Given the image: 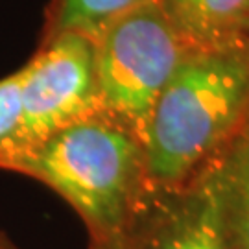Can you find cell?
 <instances>
[{"mask_svg":"<svg viewBox=\"0 0 249 249\" xmlns=\"http://www.w3.org/2000/svg\"><path fill=\"white\" fill-rule=\"evenodd\" d=\"M52 188L89 232V249H125L150 194L142 142L102 113L0 160Z\"/></svg>","mask_w":249,"mask_h":249,"instance_id":"obj_1","label":"cell"},{"mask_svg":"<svg viewBox=\"0 0 249 249\" xmlns=\"http://www.w3.org/2000/svg\"><path fill=\"white\" fill-rule=\"evenodd\" d=\"M249 111V46H196L181 59L153 107L146 141L151 190L187 187Z\"/></svg>","mask_w":249,"mask_h":249,"instance_id":"obj_2","label":"cell"},{"mask_svg":"<svg viewBox=\"0 0 249 249\" xmlns=\"http://www.w3.org/2000/svg\"><path fill=\"white\" fill-rule=\"evenodd\" d=\"M100 111L144 146L153 107L192 48L159 0L127 11L94 39Z\"/></svg>","mask_w":249,"mask_h":249,"instance_id":"obj_3","label":"cell"},{"mask_svg":"<svg viewBox=\"0 0 249 249\" xmlns=\"http://www.w3.org/2000/svg\"><path fill=\"white\" fill-rule=\"evenodd\" d=\"M20 72L18 127L2 159L100 111L92 37L63 32L45 39Z\"/></svg>","mask_w":249,"mask_h":249,"instance_id":"obj_4","label":"cell"},{"mask_svg":"<svg viewBox=\"0 0 249 249\" xmlns=\"http://www.w3.org/2000/svg\"><path fill=\"white\" fill-rule=\"evenodd\" d=\"M125 249H234L211 166L179 190H150Z\"/></svg>","mask_w":249,"mask_h":249,"instance_id":"obj_5","label":"cell"},{"mask_svg":"<svg viewBox=\"0 0 249 249\" xmlns=\"http://www.w3.org/2000/svg\"><path fill=\"white\" fill-rule=\"evenodd\" d=\"M209 166L232 248L249 249V111Z\"/></svg>","mask_w":249,"mask_h":249,"instance_id":"obj_6","label":"cell"},{"mask_svg":"<svg viewBox=\"0 0 249 249\" xmlns=\"http://www.w3.org/2000/svg\"><path fill=\"white\" fill-rule=\"evenodd\" d=\"M159 4L192 46L240 41L249 26V0H159Z\"/></svg>","mask_w":249,"mask_h":249,"instance_id":"obj_7","label":"cell"},{"mask_svg":"<svg viewBox=\"0 0 249 249\" xmlns=\"http://www.w3.org/2000/svg\"><path fill=\"white\" fill-rule=\"evenodd\" d=\"M144 2L148 0H50L41 41L63 32L96 39L111 22Z\"/></svg>","mask_w":249,"mask_h":249,"instance_id":"obj_8","label":"cell"},{"mask_svg":"<svg viewBox=\"0 0 249 249\" xmlns=\"http://www.w3.org/2000/svg\"><path fill=\"white\" fill-rule=\"evenodd\" d=\"M20 69L0 80V159L9 151L17 133L20 116Z\"/></svg>","mask_w":249,"mask_h":249,"instance_id":"obj_9","label":"cell"},{"mask_svg":"<svg viewBox=\"0 0 249 249\" xmlns=\"http://www.w3.org/2000/svg\"><path fill=\"white\" fill-rule=\"evenodd\" d=\"M0 249H20V248L13 244V240L9 238L6 232L0 231Z\"/></svg>","mask_w":249,"mask_h":249,"instance_id":"obj_10","label":"cell"}]
</instances>
